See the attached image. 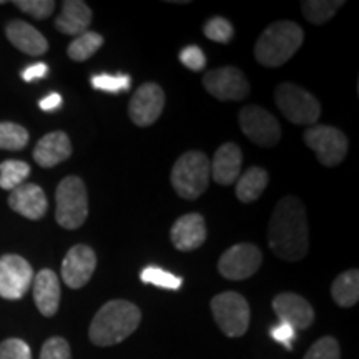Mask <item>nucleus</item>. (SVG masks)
<instances>
[{
  "mask_svg": "<svg viewBox=\"0 0 359 359\" xmlns=\"http://www.w3.org/2000/svg\"><path fill=\"white\" fill-rule=\"evenodd\" d=\"M268 243L281 259L299 262L306 257L309 246L308 218L303 201L285 196L278 201L269 219Z\"/></svg>",
  "mask_w": 359,
  "mask_h": 359,
  "instance_id": "obj_1",
  "label": "nucleus"
},
{
  "mask_svg": "<svg viewBox=\"0 0 359 359\" xmlns=\"http://www.w3.org/2000/svg\"><path fill=\"white\" fill-rule=\"evenodd\" d=\"M142 321L137 304L125 299H111L98 309L90 325V341L97 346H114L135 333Z\"/></svg>",
  "mask_w": 359,
  "mask_h": 359,
  "instance_id": "obj_2",
  "label": "nucleus"
},
{
  "mask_svg": "<svg viewBox=\"0 0 359 359\" xmlns=\"http://www.w3.org/2000/svg\"><path fill=\"white\" fill-rule=\"evenodd\" d=\"M303 39L304 34L298 24L290 20L275 22L259 35L255 45V57L258 64L269 69L281 67L298 52Z\"/></svg>",
  "mask_w": 359,
  "mask_h": 359,
  "instance_id": "obj_3",
  "label": "nucleus"
},
{
  "mask_svg": "<svg viewBox=\"0 0 359 359\" xmlns=\"http://www.w3.org/2000/svg\"><path fill=\"white\" fill-rule=\"evenodd\" d=\"M210 160L203 151L191 150L175 161L172 170V185L185 200H196L206 191L210 183Z\"/></svg>",
  "mask_w": 359,
  "mask_h": 359,
  "instance_id": "obj_4",
  "label": "nucleus"
},
{
  "mask_svg": "<svg viewBox=\"0 0 359 359\" xmlns=\"http://www.w3.org/2000/svg\"><path fill=\"white\" fill-rule=\"evenodd\" d=\"M55 219L65 230H77L88 217V195L82 178L67 177L57 187Z\"/></svg>",
  "mask_w": 359,
  "mask_h": 359,
  "instance_id": "obj_5",
  "label": "nucleus"
},
{
  "mask_svg": "<svg viewBox=\"0 0 359 359\" xmlns=\"http://www.w3.org/2000/svg\"><path fill=\"white\" fill-rule=\"evenodd\" d=\"M275 100L281 114L294 125L313 127L321 115L320 102L299 85L280 83L275 92Z\"/></svg>",
  "mask_w": 359,
  "mask_h": 359,
  "instance_id": "obj_6",
  "label": "nucleus"
},
{
  "mask_svg": "<svg viewBox=\"0 0 359 359\" xmlns=\"http://www.w3.org/2000/svg\"><path fill=\"white\" fill-rule=\"evenodd\" d=\"M212 311L219 330L230 338H240L250 326L248 302L235 291H224L212 299Z\"/></svg>",
  "mask_w": 359,
  "mask_h": 359,
  "instance_id": "obj_7",
  "label": "nucleus"
},
{
  "mask_svg": "<svg viewBox=\"0 0 359 359\" xmlns=\"http://www.w3.org/2000/svg\"><path fill=\"white\" fill-rule=\"evenodd\" d=\"M304 142L325 167H336L348 154V138L331 125H313L304 132Z\"/></svg>",
  "mask_w": 359,
  "mask_h": 359,
  "instance_id": "obj_8",
  "label": "nucleus"
},
{
  "mask_svg": "<svg viewBox=\"0 0 359 359\" xmlns=\"http://www.w3.org/2000/svg\"><path fill=\"white\" fill-rule=\"evenodd\" d=\"M34 269L25 258L19 255H4L0 257V296L4 299L24 298L32 286Z\"/></svg>",
  "mask_w": 359,
  "mask_h": 359,
  "instance_id": "obj_9",
  "label": "nucleus"
},
{
  "mask_svg": "<svg viewBox=\"0 0 359 359\" xmlns=\"http://www.w3.org/2000/svg\"><path fill=\"white\" fill-rule=\"evenodd\" d=\"M240 127L255 145L275 147L281 138L278 120L258 105H248L240 111Z\"/></svg>",
  "mask_w": 359,
  "mask_h": 359,
  "instance_id": "obj_10",
  "label": "nucleus"
},
{
  "mask_svg": "<svg viewBox=\"0 0 359 359\" xmlns=\"http://www.w3.org/2000/svg\"><path fill=\"white\" fill-rule=\"evenodd\" d=\"M262 251L251 243H238L228 248L218 262V271L223 278L241 281L251 278L262 266Z\"/></svg>",
  "mask_w": 359,
  "mask_h": 359,
  "instance_id": "obj_11",
  "label": "nucleus"
},
{
  "mask_svg": "<svg viewBox=\"0 0 359 359\" xmlns=\"http://www.w3.org/2000/svg\"><path fill=\"white\" fill-rule=\"evenodd\" d=\"M203 87L210 95L223 102L243 100L250 93V83L245 74L236 67H222L206 72Z\"/></svg>",
  "mask_w": 359,
  "mask_h": 359,
  "instance_id": "obj_12",
  "label": "nucleus"
},
{
  "mask_svg": "<svg viewBox=\"0 0 359 359\" xmlns=\"http://www.w3.org/2000/svg\"><path fill=\"white\" fill-rule=\"evenodd\" d=\"M163 107L165 93L160 85L143 83L130 100L128 115L138 127H150L160 118Z\"/></svg>",
  "mask_w": 359,
  "mask_h": 359,
  "instance_id": "obj_13",
  "label": "nucleus"
},
{
  "mask_svg": "<svg viewBox=\"0 0 359 359\" xmlns=\"http://www.w3.org/2000/svg\"><path fill=\"white\" fill-rule=\"evenodd\" d=\"M97 268V255L87 245H75L62 263V280L69 288L80 290L87 285Z\"/></svg>",
  "mask_w": 359,
  "mask_h": 359,
  "instance_id": "obj_14",
  "label": "nucleus"
},
{
  "mask_svg": "<svg viewBox=\"0 0 359 359\" xmlns=\"http://www.w3.org/2000/svg\"><path fill=\"white\" fill-rule=\"evenodd\" d=\"M273 309L281 323H286L293 330H306L313 325L314 311L303 296L294 293H281L273 299Z\"/></svg>",
  "mask_w": 359,
  "mask_h": 359,
  "instance_id": "obj_15",
  "label": "nucleus"
},
{
  "mask_svg": "<svg viewBox=\"0 0 359 359\" xmlns=\"http://www.w3.org/2000/svg\"><path fill=\"white\" fill-rule=\"evenodd\" d=\"M172 243L180 251H193L200 248L206 240V224L200 213H188L173 223L170 231Z\"/></svg>",
  "mask_w": 359,
  "mask_h": 359,
  "instance_id": "obj_16",
  "label": "nucleus"
},
{
  "mask_svg": "<svg viewBox=\"0 0 359 359\" xmlns=\"http://www.w3.org/2000/svg\"><path fill=\"white\" fill-rule=\"evenodd\" d=\"M8 205L15 213L29 219H40L47 213L48 201L42 188L35 183H22L8 196Z\"/></svg>",
  "mask_w": 359,
  "mask_h": 359,
  "instance_id": "obj_17",
  "label": "nucleus"
},
{
  "mask_svg": "<svg viewBox=\"0 0 359 359\" xmlns=\"http://www.w3.org/2000/svg\"><path fill=\"white\" fill-rule=\"evenodd\" d=\"M72 155V143L65 132H52L42 137L34 148V160L40 167L52 168Z\"/></svg>",
  "mask_w": 359,
  "mask_h": 359,
  "instance_id": "obj_18",
  "label": "nucleus"
},
{
  "mask_svg": "<svg viewBox=\"0 0 359 359\" xmlns=\"http://www.w3.org/2000/svg\"><path fill=\"white\" fill-rule=\"evenodd\" d=\"M241 150L236 143H224L215 151L213 161L210 163L212 178L218 185H231L240 178Z\"/></svg>",
  "mask_w": 359,
  "mask_h": 359,
  "instance_id": "obj_19",
  "label": "nucleus"
},
{
  "mask_svg": "<svg viewBox=\"0 0 359 359\" xmlns=\"http://www.w3.org/2000/svg\"><path fill=\"white\" fill-rule=\"evenodd\" d=\"M34 299L39 311L50 318L60 306V281L52 269H42L34 278Z\"/></svg>",
  "mask_w": 359,
  "mask_h": 359,
  "instance_id": "obj_20",
  "label": "nucleus"
},
{
  "mask_svg": "<svg viewBox=\"0 0 359 359\" xmlns=\"http://www.w3.org/2000/svg\"><path fill=\"white\" fill-rule=\"evenodd\" d=\"M7 39L13 47L19 48L27 55L39 57L48 50V42L37 29L22 20H12L6 27Z\"/></svg>",
  "mask_w": 359,
  "mask_h": 359,
  "instance_id": "obj_21",
  "label": "nucleus"
},
{
  "mask_svg": "<svg viewBox=\"0 0 359 359\" xmlns=\"http://www.w3.org/2000/svg\"><path fill=\"white\" fill-rule=\"evenodd\" d=\"M92 24V11L82 0H67L57 17L55 27L65 35H82Z\"/></svg>",
  "mask_w": 359,
  "mask_h": 359,
  "instance_id": "obj_22",
  "label": "nucleus"
},
{
  "mask_svg": "<svg viewBox=\"0 0 359 359\" xmlns=\"http://www.w3.org/2000/svg\"><path fill=\"white\" fill-rule=\"evenodd\" d=\"M268 185V172L262 167H251L236 180V196L243 203H251L263 195Z\"/></svg>",
  "mask_w": 359,
  "mask_h": 359,
  "instance_id": "obj_23",
  "label": "nucleus"
},
{
  "mask_svg": "<svg viewBox=\"0 0 359 359\" xmlns=\"http://www.w3.org/2000/svg\"><path fill=\"white\" fill-rule=\"evenodd\" d=\"M331 294L338 306L351 308L359 299V271L348 269L336 278L331 286Z\"/></svg>",
  "mask_w": 359,
  "mask_h": 359,
  "instance_id": "obj_24",
  "label": "nucleus"
},
{
  "mask_svg": "<svg viewBox=\"0 0 359 359\" xmlns=\"http://www.w3.org/2000/svg\"><path fill=\"white\" fill-rule=\"evenodd\" d=\"M343 6V0H304L302 2V12L308 22L321 25L333 19Z\"/></svg>",
  "mask_w": 359,
  "mask_h": 359,
  "instance_id": "obj_25",
  "label": "nucleus"
},
{
  "mask_svg": "<svg viewBox=\"0 0 359 359\" xmlns=\"http://www.w3.org/2000/svg\"><path fill=\"white\" fill-rule=\"evenodd\" d=\"M103 45V37L97 32H85L74 39V42L69 45V57L75 62L88 60L90 57L95 55Z\"/></svg>",
  "mask_w": 359,
  "mask_h": 359,
  "instance_id": "obj_26",
  "label": "nucleus"
},
{
  "mask_svg": "<svg viewBox=\"0 0 359 359\" xmlns=\"http://www.w3.org/2000/svg\"><path fill=\"white\" fill-rule=\"evenodd\" d=\"M30 175V167L20 160H6L0 163V188L15 190Z\"/></svg>",
  "mask_w": 359,
  "mask_h": 359,
  "instance_id": "obj_27",
  "label": "nucleus"
},
{
  "mask_svg": "<svg viewBox=\"0 0 359 359\" xmlns=\"http://www.w3.org/2000/svg\"><path fill=\"white\" fill-rule=\"evenodd\" d=\"M29 132L20 125L12 122H0V150L17 151L27 147Z\"/></svg>",
  "mask_w": 359,
  "mask_h": 359,
  "instance_id": "obj_28",
  "label": "nucleus"
},
{
  "mask_svg": "<svg viewBox=\"0 0 359 359\" xmlns=\"http://www.w3.org/2000/svg\"><path fill=\"white\" fill-rule=\"evenodd\" d=\"M140 278L147 285L158 286L163 290H180L182 288L183 280L180 276H175L173 273L165 271V269L156 266H147L140 273Z\"/></svg>",
  "mask_w": 359,
  "mask_h": 359,
  "instance_id": "obj_29",
  "label": "nucleus"
},
{
  "mask_svg": "<svg viewBox=\"0 0 359 359\" xmlns=\"http://www.w3.org/2000/svg\"><path fill=\"white\" fill-rule=\"evenodd\" d=\"M90 82H92L93 88L100 90V92L118 93V92H125V90L128 92L130 83H132V79L125 74H118V75L98 74V75H93Z\"/></svg>",
  "mask_w": 359,
  "mask_h": 359,
  "instance_id": "obj_30",
  "label": "nucleus"
},
{
  "mask_svg": "<svg viewBox=\"0 0 359 359\" xmlns=\"http://www.w3.org/2000/svg\"><path fill=\"white\" fill-rule=\"evenodd\" d=\"M205 37L218 43H228L233 39V25L224 17H213L203 27Z\"/></svg>",
  "mask_w": 359,
  "mask_h": 359,
  "instance_id": "obj_31",
  "label": "nucleus"
},
{
  "mask_svg": "<svg viewBox=\"0 0 359 359\" xmlns=\"http://www.w3.org/2000/svg\"><path fill=\"white\" fill-rule=\"evenodd\" d=\"M341 351L338 341L331 336H325V338L318 339L308 353L304 354V359H339Z\"/></svg>",
  "mask_w": 359,
  "mask_h": 359,
  "instance_id": "obj_32",
  "label": "nucleus"
},
{
  "mask_svg": "<svg viewBox=\"0 0 359 359\" xmlns=\"http://www.w3.org/2000/svg\"><path fill=\"white\" fill-rule=\"evenodd\" d=\"M17 7L20 8L22 12L29 13L30 17L37 20H43L47 17H50L53 11H55V2L52 0H17Z\"/></svg>",
  "mask_w": 359,
  "mask_h": 359,
  "instance_id": "obj_33",
  "label": "nucleus"
},
{
  "mask_svg": "<svg viewBox=\"0 0 359 359\" xmlns=\"http://www.w3.org/2000/svg\"><path fill=\"white\" fill-rule=\"evenodd\" d=\"M0 359H32V351L25 341L11 338L0 343Z\"/></svg>",
  "mask_w": 359,
  "mask_h": 359,
  "instance_id": "obj_34",
  "label": "nucleus"
},
{
  "mask_svg": "<svg viewBox=\"0 0 359 359\" xmlns=\"http://www.w3.org/2000/svg\"><path fill=\"white\" fill-rule=\"evenodd\" d=\"M40 359H72L69 343L58 336L47 339L40 351Z\"/></svg>",
  "mask_w": 359,
  "mask_h": 359,
  "instance_id": "obj_35",
  "label": "nucleus"
},
{
  "mask_svg": "<svg viewBox=\"0 0 359 359\" xmlns=\"http://www.w3.org/2000/svg\"><path fill=\"white\" fill-rule=\"evenodd\" d=\"M178 57H180V62L193 72H200L205 69L206 58L198 45H188V47H185L182 52H180Z\"/></svg>",
  "mask_w": 359,
  "mask_h": 359,
  "instance_id": "obj_36",
  "label": "nucleus"
},
{
  "mask_svg": "<svg viewBox=\"0 0 359 359\" xmlns=\"http://www.w3.org/2000/svg\"><path fill=\"white\" fill-rule=\"evenodd\" d=\"M271 338L276 341V343H280L285 346L286 349H291L293 348V341L296 338V331L291 327L290 325H286V323H278L276 326L271 327Z\"/></svg>",
  "mask_w": 359,
  "mask_h": 359,
  "instance_id": "obj_37",
  "label": "nucleus"
},
{
  "mask_svg": "<svg viewBox=\"0 0 359 359\" xmlns=\"http://www.w3.org/2000/svg\"><path fill=\"white\" fill-rule=\"evenodd\" d=\"M48 74V67L45 64H34L22 72V79L25 82H34V80H40L43 77H47Z\"/></svg>",
  "mask_w": 359,
  "mask_h": 359,
  "instance_id": "obj_38",
  "label": "nucleus"
},
{
  "mask_svg": "<svg viewBox=\"0 0 359 359\" xmlns=\"http://www.w3.org/2000/svg\"><path fill=\"white\" fill-rule=\"evenodd\" d=\"M39 107L43 111H55L62 107V95L60 93H50V95L43 97L42 100H40Z\"/></svg>",
  "mask_w": 359,
  "mask_h": 359,
  "instance_id": "obj_39",
  "label": "nucleus"
}]
</instances>
